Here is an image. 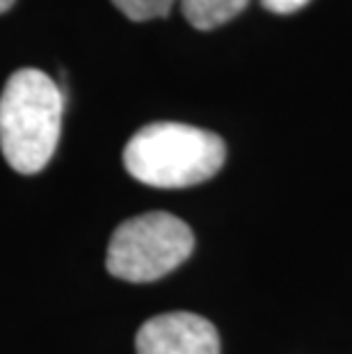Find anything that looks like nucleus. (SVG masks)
Segmentation results:
<instances>
[{
    "label": "nucleus",
    "instance_id": "7ed1b4c3",
    "mask_svg": "<svg viewBox=\"0 0 352 354\" xmlns=\"http://www.w3.org/2000/svg\"><path fill=\"white\" fill-rule=\"evenodd\" d=\"M192 250L194 236L188 224L176 215L154 210L119 224L110 238L106 268L124 281L147 283L176 270Z\"/></svg>",
    "mask_w": 352,
    "mask_h": 354
},
{
    "label": "nucleus",
    "instance_id": "0eeeda50",
    "mask_svg": "<svg viewBox=\"0 0 352 354\" xmlns=\"http://www.w3.org/2000/svg\"><path fill=\"white\" fill-rule=\"evenodd\" d=\"M266 10H270L275 14H293L297 10L309 3V0H261Z\"/></svg>",
    "mask_w": 352,
    "mask_h": 354
},
{
    "label": "nucleus",
    "instance_id": "423d86ee",
    "mask_svg": "<svg viewBox=\"0 0 352 354\" xmlns=\"http://www.w3.org/2000/svg\"><path fill=\"white\" fill-rule=\"evenodd\" d=\"M112 3L131 21H151L167 17L176 0H112Z\"/></svg>",
    "mask_w": 352,
    "mask_h": 354
},
{
    "label": "nucleus",
    "instance_id": "6e6552de",
    "mask_svg": "<svg viewBox=\"0 0 352 354\" xmlns=\"http://www.w3.org/2000/svg\"><path fill=\"white\" fill-rule=\"evenodd\" d=\"M14 5V0H0V14H3V12H7V10H10V7Z\"/></svg>",
    "mask_w": 352,
    "mask_h": 354
},
{
    "label": "nucleus",
    "instance_id": "f03ea898",
    "mask_svg": "<svg viewBox=\"0 0 352 354\" xmlns=\"http://www.w3.org/2000/svg\"><path fill=\"white\" fill-rule=\"evenodd\" d=\"M227 160L222 138L204 128L158 122L133 135L124 149V167L140 183L176 190L213 178Z\"/></svg>",
    "mask_w": 352,
    "mask_h": 354
},
{
    "label": "nucleus",
    "instance_id": "f257e3e1",
    "mask_svg": "<svg viewBox=\"0 0 352 354\" xmlns=\"http://www.w3.org/2000/svg\"><path fill=\"white\" fill-rule=\"evenodd\" d=\"M64 92L39 69L12 73L0 96V149L19 174H37L53 158L62 128Z\"/></svg>",
    "mask_w": 352,
    "mask_h": 354
},
{
    "label": "nucleus",
    "instance_id": "39448f33",
    "mask_svg": "<svg viewBox=\"0 0 352 354\" xmlns=\"http://www.w3.org/2000/svg\"><path fill=\"white\" fill-rule=\"evenodd\" d=\"M183 17L197 30H215L238 17L250 0H178Z\"/></svg>",
    "mask_w": 352,
    "mask_h": 354
},
{
    "label": "nucleus",
    "instance_id": "20e7f679",
    "mask_svg": "<svg viewBox=\"0 0 352 354\" xmlns=\"http://www.w3.org/2000/svg\"><path fill=\"white\" fill-rule=\"evenodd\" d=\"M138 354H220V336L201 315L176 311L154 315L136 336Z\"/></svg>",
    "mask_w": 352,
    "mask_h": 354
}]
</instances>
